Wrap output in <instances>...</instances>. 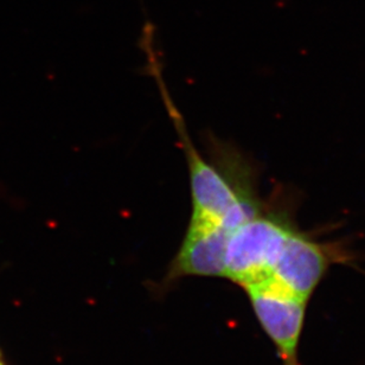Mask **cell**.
<instances>
[{
    "instance_id": "obj_4",
    "label": "cell",
    "mask_w": 365,
    "mask_h": 365,
    "mask_svg": "<svg viewBox=\"0 0 365 365\" xmlns=\"http://www.w3.org/2000/svg\"><path fill=\"white\" fill-rule=\"evenodd\" d=\"M232 230L207 218L191 216L173 271L180 275L225 277L227 242Z\"/></svg>"
},
{
    "instance_id": "obj_1",
    "label": "cell",
    "mask_w": 365,
    "mask_h": 365,
    "mask_svg": "<svg viewBox=\"0 0 365 365\" xmlns=\"http://www.w3.org/2000/svg\"><path fill=\"white\" fill-rule=\"evenodd\" d=\"M297 229L284 211L264 203L257 214L230 232L225 277L245 288L271 279L284 246Z\"/></svg>"
},
{
    "instance_id": "obj_3",
    "label": "cell",
    "mask_w": 365,
    "mask_h": 365,
    "mask_svg": "<svg viewBox=\"0 0 365 365\" xmlns=\"http://www.w3.org/2000/svg\"><path fill=\"white\" fill-rule=\"evenodd\" d=\"M334 257L331 247L297 229L284 246L271 279L299 298L309 300Z\"/></svg>"
},
{
    "instance_id": "obj_2",
    "label": "cell",
    "mask_w": 365,
    "mask_h": 365,
    "mask_svg": "<svg viewBox=\"0 0 365 365\" xmlns=\"http://www.w3.org/2000/svg\"><path fill=\"white\" fill-rule=\"evenodd\" d=\"M261 327L271 338L284 365H299L298 348L307 300L273 279L246 287Z\"/></svg>"
},
{
    "instance_id": "obj_5",
    "label": "cell",
    "mask_w": 365,
    "mask_h": 365,
    "mask_svg": "<svg viewBox=\"0 0 365 365\" xmlns=\"http://www.w3.org/2000/svg\"><path fill=\"white\" fill-rule=\"evenodd\" d=\"M0 365H1V363H0Z\"/></svg>"
}]
</instances>
